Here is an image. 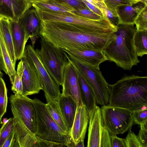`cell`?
<instances>
[{"instance_id": "cell-38", "label": "cell", "mask_w": 147, "mask_h": 147, "mask_svg": "<svg viewBox=\"0 0 147 147\" xmlns=\"http://www.w3.org/2000/svg\"><path fill=\"white\" fill-rule=\"evenodd\" d=\"M75 8V9H89L82 0H59Z\"/></svg>"}, {"instance_id": "cell-21", "label": "cell", "mask_w": 147, "mask_h": 147, "mask_svg": "<svg viewBox=\"0 0 147 147\" xmlns=\"http://www.w3.org/2000/svg\"><path fill=\"white\" fill-rule=\"evenodd\" d=\"M57 101L69 135L75 117L77 104L71 97L61 94Z\"/></svg>"}, {"instance_id": "cell-33", "label": "cell", "mask_w": 147, "mask_h": 147, "mask_svg": "<svg viewBox=\"0 0 147 147\" xmlns=\"http://www.w3.org/2000/svg\"><path fill=\"white\" fill-rule=\"evenodd\" d=\"M137 30H147V9L146 7L138 16L134 22Z\"/></svg>"}, {"instance_id": "cell-32", "label": "cell", "mask_w": 147, "mask_h": 147, "mask_svg": "<svg viewBox=\"0 0 147 147\" xmlns=\"http://www.w3.org/2000/svg\"><path fill=\"white\" fill-rule=\"evenodd\" d=\"M131 129L128 131V134L124 139L126 147H144L140 141L137 135L132 131Z\"/></svg>"}, {"instance_id": "cell-27", "label": "cell", "mask_w": 147, "mask_h": 147, "mask_svg": "<svg viewBox=\"0 0 147 147\" xmlns=\"http://www.w3.org/2000/svg\"><path fill=\"white\" fill-rule=\"evenodd\" d=\"M23 66L22 59L19 62L13 83L12 85L11 90L15 95L23 94L22 78Z\"/></svg>"}, {"instance_id": "cell-24", "label": "cell", "mask_w": 147, "mask_h": 147, "mask_svg": "<svg viewBox=\"0 0 147 147\" xmlns=\"http://www.w3.org/2000/svg\"><path fill=\"white\" fill-rule=\"evenodd\" d=\"M0 52L3 59L12 85L13 84L16 73L15 67L13 64L9 52L0 31Z\"/></svg>"}, {"instance_id": "cell-41", "label": "cell", "mask_w": 147, "mask_h": 147, "mask_svg": "<svg viewBox=\"0 0 147 147\" xmlns=\"http://www.w3.org/2000/svg\"><path fill=\"white\" fill-rule=\"evenodd\" d=\"M14 132H11L4 143L2 147H13L15 142Z\"/></svg>"}, {"instance_id": "cell-29", "label": "cell", "mask_w": 147, "mask_h": 147, "mask_svg": "<svg viewBox=\"0 0 147 147\" xmlns=\"http://www.w3.org/2000/svg\"><path fill=\"white\" fill-rule=\"evenodd\" d=\"M147 106L132 111V115L134 123L140 127L147 124Z\"/></svg>"}, {"instance_id": "cell-13", "label": "cell", "mask_w": 147, "mask_h": 147, "mask_svg": "<svg viewBox=\"0 0 147 147\" xmlns=\"http://www.w3.org/2000/svg\"><path fill=\"white\" fill-rule=\"evenodd\" d=\"M87 147H100V138L104 127L103 126L101 109L96 105L89 113Z\"/></svg>"}, {"instance_id": "cell-4", "label": "cell", "mask_w": 147, "mask_h": 147, "mask_svg": "<svg viewBox=\"0 0 147 147\" xmlns=\"http://www.w3.org/2000/svg\"><path fill=\"white\" fill-rule=\"evenodd\" d=\"M34 124L35 135L42 139L64 143L67 147H74L69 136L54 121L47 108L46 104L34 98Z\"/></svg>"}, {"instance_id": "cell-8", "label": "cell", "mask_w": 147, "mask_h": 147, "mask_svg": "<svg viewBox=\"0 0 147 147\" xmlns=\"http://www.w3.org/2000/svg\"><path fill=\"white\" fill-rule=\"evenodd\" d=\"M24 53L30 59L36 69L42 90L47 102L58 100L61 93L59 85L48 72L40 57L38 49L30 44L26 46Z\"/></svg>"}, {"instance_id": "cell-2", "label": "cell", "mask_w": 147, "mask_h": 147, "mask_svg": "<svg viewBox=\"0 0 147 147\" xmlns=\"http://www.w3.org/2000/svg\"><path fill=\"white\" fill-rule=\"evenodd\" d=\"M108 105L132 111L147 106V77L124 75L112 85Z\"/></svg>"}, {"instance_id": "cell-30", "label": "cell", "mask_w": 147, "mask_h": 147, "mask_svg": "<svg viewBox=\"0 0 147 147\" xmlns=\"http://www.w3.org/2000/svg\"><path fill=\"white\" fill-rule=\"evenodd\" d=\"M13 130V118H10L8 121L6 123L2 124L0 128V147H2L6 139Z\"/></svg>"}, {"instance_id": "cell-45", "label": "cell", "mask_w": 147, "mask_h": 147, "mask_svg": "<svg viewBox=\"0 0 147 147\" xmlns=\"http://www.w3.org/2000/svg\"><path fill=\"white\" fill-rule=\"evenodd\" d=\"M88 2L92 4L96 7L100 9L99 7L96 4V2L94 1V0H86Z\"/></svg>"}, {"instance_id": "cell-9", "label": "cell", "mask_w": 147, "mask_h": 147, "mask_svg": "<svg viewBox=\"0 0 147 147\" xmlns=\"http://www.w3.org/2000/svg\"><path fill=\"white\" fill-rule=\"evenodd\" d=\"M9 100L11 108L15 110L27 127L35 135V111L33 99L23 94H12Z\"/></svg>"}, {"instance_id": "cell-28", "label": "cell", "mask_w": 147, "mask_h": 147, "mask_svg": "<svg viewBox=\"0 0 147 147\" xmlns=\"http://www.w3.org/2000/svg\"><path fill=\"white\" fill-rule=\"evenodd\" d=\"M7 102V88L4 80L0 77V118L1 119L6 112Z\"/></svg>"}, {"instance_id": "cell-18", "label": "cell", "mask_w": 147, "mask_h": 147, "mask_svg": "<svg viewBox=\"0 0 147 147\" xmlns=\"http://www.w3.org/2000/svg\"><path fill=\"white\" fill-rule=\"evenodd\" d=\"M9 21L15 57L16 60H19L23 57L26 45L29 38L18 21Z\"/></svg>"}, {"instance_id": "cell-6", "label": "cell", "mask_w": 147, "mask_h": 147, "mask_svg": "<svg viewBox=\"0 0 147 147\" xmlns=\"http://www.w3.org/2000/svg\"><path fill=\"white\" fill-rule=\"evenodd\" d=\"M67 54L91 86L94 94L96 103L102 106L108 105L110 87L102 74L99 67L84 63L71 54Z\"/></svg>"}, {"instance_id": "cell-3", "label": "cell", "mask_w": 147, "mask_h": 147, "mask_svg": "<svg viewBox=\"0 0 147 147\" xmlns=\"http://www.w3.org/2000/svg\"><path fill=\"white\" fill-rule=\"evenodd\" d=\"M134 25L118 23L113 38L102 51L107 60L125 70H130L140 63L134 44Z\"/></svg>"}, {"instance_id": "cell-31", "label": "cell", "mask_w": 147, "mask_h": 147, "mask_svg": "<svg viewBox=\"0 0 147 147\" xmlns=\"http://www.w3.org/2000/svg\"><path fill=\"white\" fill-rule=\"evenodd\" d=\"M106 7L117 18L116 8L119 5L131 4V0H103V1Z\"/></svg>"}, {"instance_id": "cell-42", "label": "cell", "mask_w": 147, "mask_h": 147, "mask_svg": "<svg viewBox=\"0 0 147 147\" xmlns=\"http://www.w3.org/2000/svg\"><path fill=\"white\" fill-rule=\"evenodd\" d=\"M88 8L91 11L103 18L104 15L100 10L92 4L88 2L86 0H82Z\"/></svg>"}, {"instance_id": "cell-50", "label": "cell", "mask_w": 147, "mask_h": 147, "mask_svg": "<svg viewBox=\"0 0 147 147\" xmlns=\"http://www.w3.org/2000/svg\"><path fill=\"white\" fill-rule=\"evenodd\" d=\"M1 119L0 118V122H1Z\"/></svg>"}, {"instance_id": "cell-44", "label": "cell", "mask_w": 147, "mask_h": 147, "mask_svg": "<svg viewBox=\"0 0 147 147\" xmlns=\"http://www.w3.org/2000/svg\"><path fill=\"white\" fill-rule=\"evenodd\" d=\"M76 147H84V140L79 142L75 146Z\"/></svg>"}, {"instance_id": "cell-14", "label": "cell", "mask_w": 147, "mask_h": 147, "mask_svg": "<svg viewBox=\"0 0 147 147\" xmlns=\"http://www.w3.org/2000/svg\"><path fill=\"white\" fill-rule=\"evenodd\" d=\"M89 121V112L84 105L77 106L73 124L69 133L74 147L84 140Z\"/></svg>"}, {"instance_id": "cell-20", "label": "cell", "mask_w": 147, "mask_h": 147, "mask_svg": "<svg viewBox=\"0 0 147 147\" xmlns=\"http://www.w3.org/2000/svg\"><path fill=\"white\" fill-rule=\"evenodd\" d=\"M62 50L80 61L97 67H99L101 63L107 60L102 51L91 49L76 51Z\"/></svg>"}, {"instance_id": "cell-40", "label": "cell", "mask_w": 147, "mask_h": 147, "mask_svg": "<svg viewBox=\"0 0 147 147\" xmlns=\"http://www.w3.org/2000/svg\"><path fill=\"white\" fill-rule=\"evenodd\" d=\"M111 147H126L124 139L119 138L116 135H111Z\"/></svg>"}, {"instance_id": "cell-10", "label": "cell", "mask_w": 147, "mask_h": 147, "mask_svg": "<svg viewBox=\"0 0 147 147\" xmlns=\"http://www.w3.org/2000/svg\"><path fill=\"white\" fill-rule=\"evenodd\" d=\"M21 59L23 66L22 78L23 95L27 96L38 94L42 88L36 68L24 53Z\"/></svg>"}, {"instance_id": "cell-22", "label": "cell", "mask_w": 147, "mask_h": 147, "mask_svg": "<svg viewBox=\"0 0 147 147\" xmlns=\"http://www.w3.org/2000/svg\"><path fill=\"white\" fill-rule=\"evenodd\" d=\"M32 6L39 9L59 13H72L75 9L67 3L59 0H46L35 1Z\"/></svg>"}, {"instance_id": "cell-19", "label": "cell", "mask_w": 147, "mask_h": 147, "mask_svg": "<svg viewBox=\"0 0 147 147\" xmlns=\"http://www.w3.org/2000/svg\"><path fill=\"white\" fill-rule=\"evenodd\" d=\"M66 54L76 71L79 81L81 99L83 105L89 113L96 105V100L93 91L85 77L66 53Z\"/></svg>"}, {"instance_id": "cell-36", "label": "cell", "mask_w": 147, "mask_h": 147, "mask_svg": "<svg viewBox=\"0 0 147 147\" xmlns=\"http://www.w3.org/2000/svg\"><path fill=\"white\" fill-rule=\"evenodd\" d=\"M37 141L36 147H63L66 146L63 143L46 140L37 137Z\"/></svg>"}, {"instance_id": "cell-12", "label": "cell", "mask_w": 147, "mask_h": 147, "mask_svg": "<svg viewBox=\"0 0 147 147\" xmlns=\"http://www.w3.org/2000/svg\"><path fill=\"white\" fill-rule=\"evenodd\" d=\"M11 108L13 115L15 136L13 147H36L37 136L27 127L15 110Z\"/></svg>"}, {"instance_id": "cell-47", "label": "cell", "mask_w": 147, "mask_h": 147, "mask_svg": "<svg viewBox=\"0 0 147 147\" xmlns=\"http://www.w3.org/2000/svg\"><path fill=\"white\" fill-rule=\"evenodd\" d=\"M9 120V119H8L7 118H4L2 121V124H5L7 123Z\"/></svg>"}, {"instance_id": "cell-37", "label": "cell", "mask_w": 147, "mask_h": 147, "mask_svg": "<svg viewBox=\"0 0 147 147\" xmlns=\"http://www.w3.org/2000/svg\"><path fill=\"white\" fill-rule=\"evenodd\" d=\"M111 135L107 129L104 128L100 138V147H111Z\"/></svg>"}, {"instance_id": "cell-35", "label": "cell", "mask_w": 147, "mask_h": 147, "mask_svg": "<svg viewBox=\"0 0 147 147\" xmlns=\"http://www.w3.org/2000/svg\"><path fill=\"white\" fill-rule=\"evenodd\" d=\"M73 12L87 18L93 20H100L103 18L95 13L89 9H75Z\"/></svg>"}, {"instance_id": "cell-11", "label": "cell", "mask_w": 147, "mask_h": 147, "mask_svg": "<svg viewBox=\"0 0 147 147\" xmlns=\"http://www.w3.org/2000/svg\"><path fill=\"white\" fill-rule=\"evenodd\" d=\"M62 86V94L71 97L77 106L84 105L81 99L78 76L74 66L69 60L64 67Z\"/></svg>"}, {"instance_id": "cell-46", "label": "cell", "mask_w": 147, "mask_h": 147, "mask_svg": "<svg viewBox=\"0 0 147 147\" xmlns=\"http://www.w3.org/2000/svg\"><path fill=\"white\" fill-rule=\"evenodd\" d=\"M147 0H131V4H133L134 3H138V2L144 1H147Z\"/></svg>"}, {"instance_id": "cell-34", "label": "cell", "mask_w": 147, "mask_h": 147, "mask_svg": "<svg viewBox=\"0 0 147 147\" xmlns=\"http://www.w3.org/2000/svg\"><path fill=\"white\" fill-rule=\"evenodd\" d=\"M96 3L104 15L107 18L113 25L116 26L118 23L117 18L115 17L112 12L107 9L103 1L96 2Z\"/></svg>"}, {"instance_id": "cell-7", "label": "cell", "mask_w": 147, "mask_h": 147, "mask_svg": "<svg viewBox=\"0 0 147 147\" xmlns=\"http://www.w3.org/2000/svg\"><path fill=\"white\" fill-rule=\"evenodd\" d=\"M100 109L103 127L111 135L122 134L131 129L134 123L132 111L109 105L102 106Z\"/></svg>"}, {"instance_id": "cell-17", "label": "cell", "mask_w": 147, "mask_h": 147, "mask_svg": "<svg viewBox=\"0 0 147 147\" xmlns=\"http://www.w3.org/2000/svg\"><path fill=\"white\" fill-rule=\"evenodd\" d=\"M147 7L146 1L131 5H119L116 8L118 23L134 24L140 13Z\"/></svg>"}, {"instance_id": "cell-49", "label": "cell", "mask_w": 147, "mask_h": 147, "mask_svg": "<svg viewBox=\"0 0 147 147\" xmlns=\"http://www.w3.org/2000/svg\"><path fill=\"white\" fill-rule=\"evenodd\" d=\"M1 69L0 68V77H2L3 75V74L1 72Z\"/></svg>"}, {"instance_id": "cell-43", "label": "cell", "mask_w": 147, "mask_h": 147, "mask_svg": "<svg viewBox=\"0 0 147 147\" xmlns=\"http://www.w3.org/2000/svg\"><path fill=\"white\" fill-rule=\"evenodd\" d=\"M0 68L7 74V70L4 61L1 55L0 52Z\"/></svg>"}, {"instance_id": "cell-1", "label": "cell", "mask_w": 147, "mask_h": 147, "mask_svg": "<svg viewBox=\"0 0 147 147\" xmlns=\"http://www.w3.org/2000/svg\"><path fill=\"white\" fill-rule=\"evenodd\" d=\"M41 21L40 35L61 49L102 51L113 38L115 26L105 17L81 27L61 22Z\"/></svg>"}, {"instance_id": "cell-15", "label": "cell", "mask_w": 147, "mask_h": 147, "mask_svg": "<svg viewBox=\"0 0 147 147\" xmlns=\"http://www.w3.org/2000/svg\"><path fill=\"white\" fill-rule=\"evenodd\" d=\"M31 7L26 11L18 21L30 38L32 45L34 46L40 36L41 21L35 9Z\"/></svg>"}, {"instance_id": "cell-39", "label": "cell", "mask_w": 147, "mask_h": 147, "mask_svg": "<svg viewBox=\"0 0 147 147\" xmlns=\"http://www.w3.org/2000/svg\"><path fill=\"white\" fill-rule=\"evenodd\" d=\"M140 128L137 136L144 147H147V124L140 126Z\"/></svg>"}, {"instance_id": "cell-16", "label": "cell", "mask_w": 147, "mask_h": 147, "mask_svg": "<svg viewBox=\"0 0 147 147\" xmlns=\"http://www.w3.org/2000/svg\"><path fill=\"white\" fill-rule=\"evenodd\" d=\"M32 7V3L26 0H0V17L10 20L18 21Z\"/></svg>"}, {"instance_id": "cell-25", "label": "cell", "mask_w": 147, "mask_h": 147, "mask_svg": "<svg viewBox=\"0 0 147 147\" xmlns=\"http://www.w3.org/2000/svg\"><path fill=\"white\" fill-rule=\"evenodd\" d=\"M46 106L55 122L63 131L68 134L67 129L58 101L54 100L47 102Z\"/></svg>"}, {"instance_id": "cell-48", "label": "cell", "mask_w": 147, "mask_h": 147, "mask_svg": "<svg viewBox=\"0 0 147 147\" xmlns=\"http://www.w3.org/2000/svg\"><path fill=\"white\" fill-rule=\"evenodd\" d=\"M28 2L31 3H32L35 1H45L46 0H26Z\"/></svg>"}, {"instance_id": "cell-26", "label": "cell", "mask_w": 147, "mask_h": 147, "mask_svg": "<svg viewBox=\"0 0 147 147\" xmlns=\"http://www.w3.org/2000/svg\"><path fill=\"white\" fill-rule=\"evenodd\" d=\"M134 42L138 57H142L147 54V30H136Z\"/></svg>"}, {"instance_id": "cell-23", "label": "cell", "mask_w": 147, "mask_h": 147, "mask_svg": "<svg viewBox=\"0 0 147 147\" xmlns=\"http://www.w3.org/2000/svg\"><path fill=\"white\" fill-rule=\"evenodd\" d=\"M0 31L12 63L15 67L17 60L14 53L9 20L0 17Z\"/></svg>"}, {"instance_id": "cell-5", "label": "cell", "mask_w": 147, "mask_h": 147, "mask_svg": "<svg viewBox=\"0 0 147 147\" xmlns=\"http://www.w3.org/2000/svg\"><path fill=\"white\" fill-rule=\"evenodd\" d=\"M38 53L44 65L55 81L62 86L64 67L69 62L66 53L40 35Z\"/></svg>"}]
</instances>
